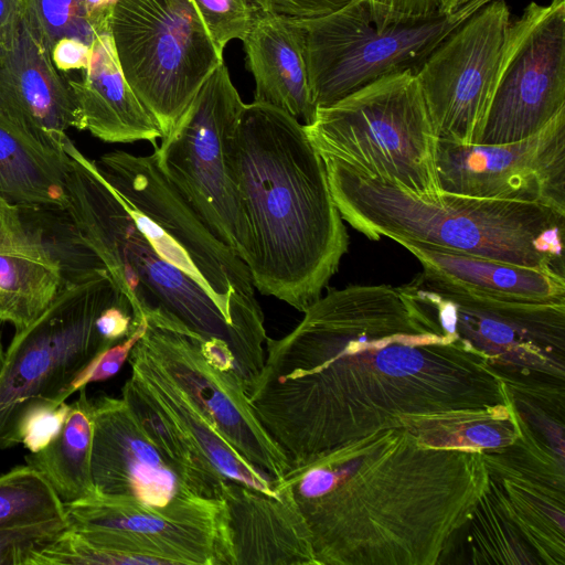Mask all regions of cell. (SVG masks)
I'll return each mask as SVG.
<instances>
[{"label": "cell", "mask_w": 565, "mask_h": 565, "mask_svg": "<svg viewBox=\"0 0 565 565\" xmlns=\"http://www.w3.org/2000/svg\"><path fill=\"white\" fill-rule=\"evenodd\" d=\"M303 313L289 333L267 337L247 395L290 467L404 417L511 402L487 360L437 330L398 287L330 288Z\"/></svg>", "instance_id": "obj_1"}, {"label": "cell", "mask_w": 565, "mask_h": 565, "mask_svg": "<svg viewBox=\"0 0 565 565\" xmlns=\"http://www.w3.org/2000/svg\"><path fill=\"white\" fill-rule=\"evenodd\" d=\"M75 164L71 220L130 300L138 318H164L198 334L225 317L265 351L264 313L247 265L168 181L154 153L114 150Z\"/></svg>", "instance_id": "obj_2"}, {"label": "cell", "mask_w": 565, "mask_h": 565, "mask_svg": "<svg viewBox=\"0 0 565 565\" xmlns=\"http://www.w3.org/2000/svg\"><path fill=\"white\" fill-rule=\"evenodd\" d=\"M488 483L480 451L426 447L376 430L291 467L288 491L317 565H434Z\"/></svg>", "instance_id": "obj_3"}, {"label": "cell", "mask_w": 565, "mask_h": 565, "mask_svg": "<svg viewBox=\"0 0 565 565\" xmlns=\"http://www.w3.org/2000/svg\"><path fill=\"white\" fill-rule=\"evenodd\" d=\"M230 158L252 252L255 289L303 312L349 248L323 161L303 124L268 104H244Z\"/></svg>", "instance_id": "obj_4"}, {"label": "cell", "mask_w": 565, "mask_h": 565, "mask_svg": "<svg viewBox=\"0 0 565 565\" xmlns=\"http://www.w3.org/2000/svg\"><path fill=\"white\" fill-rule=\"evenodd\" d=\"M323 164L341 217L369 239L388 237L565 275L564 212L450 192L423 199L343 164Z\"/></svg>", "instance_id": "obj_5"}, {"label": "cell", "mask_w": 565, "mask_h": 565, "mask_svg": "<svg viewBox=\"0 0 565 565\" xmlns=\"http://www.w3.org/2000/svg\"><path fill=\"white\" fill-rule=\"evenodd\" d=\"M303 127L322 161L395 183L423 199L443 192L439 138L412 71L384 76L317 108Z\"/></svg>", "instance_id": "obj_6"}, {"label": "cell", "mask_w": 565, "mask_h": 565, "mask_svg": "<svg viewBox=\"0 0 565 565\" xmlns=\"http://www.w3.org/2000/svg\"><path fill=\"white\" fill-rule=\"evenodd\" d=\"M398 289L443 334L483 356L508 388L565 385V302L501 299L424 270Z\"/></svg>", "instance_id": "obj_7"}, {"label": "cell", "mask_w": 565, "mask_h": 565, "mask_svg": "<svg viewBox=\"0 0 565 565\" xmlns=\"http://www.w3.org/2000/svg\"><path fill=\"white\" fill-rule=\"evenodd\" d=\"M491 0H476L451 14L398 20L382 17L367 0L332 13L296 19L302 30L311 98L327 107L395 73L415 71L436 45Z\"/></svg>", "instance_id": "obj_8"}, {"label": "cell", "mask_w": 565, "mask_h": 565, "mask_svg": "<svg viewBox=\"0 0 565 565\" xmlns=\"http://www.w3.org/2000/svg\"><path fill=\"white\" fill-rule=\"evenodd\" d=\"M122 294L108 271H100L64 289L14 333L0 370V449L20 444V425L30 408L64 402L74 379L109 348L96 320Z\"/></svg>", "instance_id": "obj_9"}, {"label": "cell", "mask_w": 565, "mask_h": 565, "mask_svg": "<svg viewBox=\"0 0 565 565\" xmlns=\"http://www.w3.org/2000/svg\"><path fill=\"white\" fill-rule=\"evenodd\" d=\"M109 26L122 73L163 138L223 53L192 0H116Z\"/></svg>", "instance_id": "obj_10"}, {"label": "cell", "mask_w": 565, "mask_h": 565, "mask_svg": "<svg viewBox=\"0 0 565 565\" xmlns=\"http://www.w3.org/2000/svg\"><path fill=\"white\" fill-rule=\"evenodd\" d=\"M68 526L35 552L40 565H231L223 519L180 521L94 494L64 504Z\"/></svg>", "instance_id": "obj_11"}, {"label": "cell", "mask_w": 565, "mask_h": 565, "mask_svg": "<svg viewBox=\"0 0 565 565\" xmlns=\"http://www.w3.org/2000/svg\"><path fill=\"white\" fill-rule=\"evenodd\" d=\"M243 106L223 61L153 153L199 217L247 264L250 234L230 158V137Z\"/></svg>", "instance_id": "obj_12"}, {"label": "cell", "mask_w": 565, "mask_h": 565, "mask_svg": "<svg viewBox=\"0 0 565 565\" xmlns=\"http://www.w3.org/2000/svg\"><path fill=\"white\" fill-rule=\"evenodd\" d=\"M104 270L66 209L0 199V323L23 330L64 289Z\"/></svg>", "instance_id": "obj_13"}, {"label": "cell", "mask_w": 565, "mask_h": 565, "mask_svg": "<svg viewBox=\"0 0 565 565\" xmlns=\"http://www.w3.org/2000/svg\"><path fill=\"white\" fill-rule=\"evenodd\" d=\"M519 29L491 0L445 36L415 71L439 139L478 145L503 62Z\"/></svg>", "instance_id": "obj_14"}, {"label": "cell", "mask_w": 565, "mask_h": 565, "mask_svg": "<svg viewBox=\"0 0 565 565\" xmlns=\"http://www.w3.org/2000/svg\"><path fill=\"white\" fill-rule=\"evenodd\" d=\"M93 417L92 476L102 497L129 499L180 521H217L222 500L201 497L154 445L120 397L89 398Z\"/></svg>", "instance_id": "obj_15"}, {"label": "cell", "mask_w": 565, "mask_h": 565, "mask_svg": "<svg viewBox=\"0 0 565 565\" xmlns=\"http://www.w3.org/2000/svg\"><path fill=\"white\" fill-rule=\"evenodd\" d=\"M565 108V0L531 2L503 62L478 145L525 139Z\"/></svg>", "instance_id": "obj_16"}, {"label": "cell", "mask_w": 565, "mask_h": 565, "mask_svg": "<svg viewBox=\"0 0 565 565\" xmlns=\"http://www.w3.org/2000/svg\"><path fill=\"white\" fill-rule=\"evenodd\" d=\"M443 192L537 203L565 213V108L534 135L501 145L439 139Z\"/></svg>", "instance_id": "obj_17"}, {"label": "cell", "mask_w": 565, "mask_h": 565, "mask_svg": "<svg viewBox=\"0 0 565 565\" xmlns=\"http://www.w3.org/2000/svg\"><path fill=\"white\" fill-rule=\"evenodd\" d=\"M138 343L252 465L281 480L290 463L258 420L239 379L210 364L201 338L168 321H147Z\"/></svg>", "instance_id": "obj_18"}, {"label": "cell", "mask_w": 565, "mask_h": 565, "mask_svg": "<svg viewBox=\"0 0 565 565\" xmlns=\"http://www.w3.org/2000/svg\"><path fill=\"white\" fill-rule=\"evenodd\" d=\"M0 113L42 145L64 151L70 128L85 130L72 90L38 32L21 17L0 45Z\"/></svg>", "instance_id": "obj_19"}, {"label": "cell", "mask_w": 565, "mask_h": 565, "mask_svg": "<svg viewBox=\"0 0 565 565\" xmlns=\"http://www.w3.org/2000/svg\"><path fill=\"white\" fill-rule=\"evenodd\" d=\"M276 491L225 482L223 534L232 565H317L301 513L286 489Z\"/></svg>", "instance_id": "obj_20"}, {"label": "cell", "mask_w": 565, "mask_h": 565, "mask_svg": "<svg viewBox=\"0 0 565 565\" xmlns=\"http://www.w3.org/2000/svg\"><path fill=\"white\" fill-rule=\"evenodd\" d=\"M488 477L541 565H564L565 472L482 452Z\"/></svg>", "instance_id": "obj_21"}, {"label": "cell", "mask_w": 565, "mask_h": 565, "mask_svg": "<svg viewBox=\"0 0 565 565\" xmlns=\"http://www.w3.org/2000/svg\"><path fill=\"white\" fill-rule=\"evenodd\" d=\"M82 113L85 130L111 143L149 141L156 148L161 131L128 84L109 32L90 45L82 79H67Z\"/></svg>", "instance_id": "obj_22"}, {"label": "cell", "mask_w": 565, "mask_h": 565, "mask_svg": "<svg viewBox=\"0 0 565 565\" xmlns=\"http://www.w3.org/2000/svg\"><path fill=\"white\" fill-rule=\"evenodd\" d=\"M243 43L246 66L255 79L254 102L310 124L317 108L309 87L303 34L296 20L260 9Z\"/></svg>", "instance_id": "obj_23"}, {"label": "cell", "mask_w": 565, "mask_h": 565, "mask_svg": "<svg viewBox=\"0 0 565 565\" xmlns=\"http://www.w3.org/2000/svg\"><path fill=\"white\" fill-rule=\"evenodd\" d=\"M128 362L130 375L224 480L279 495L277 481L248 462L138 342Z\"/></svg>", "instance_id": "obj_24"}, {"label": "cell", "mask_w": 565, "mask_h": 565, "mask_svg": "<svg viewBox=\"0 0 565 565\" xmlns=\"http://www.w3.org/2000/svg\"><path fill=\"white\" fill-rule=\"evenodd\" d=\"M441 280L488 296L535 302H565V275L467 253L399 243Z\"/></svg>", "instance_id": "obj_25"}, {"label": "cell", "mask_w": 565, "mask_h": 565, "mask_svg": "<svg viewBox=\"0 0 565 565\" xmlns=\"http://www.w3.org/2000/svg\"><path fill=\"white\" fill-rule=\"evenodd\" d=\"M70 157L49 148L0 113V199L66 209Z\"/></svg>", "instance_id": "obj_26"}, {"label": "cell", "mask_w": 565, "mask_h": 565, "mask_svg": "<svg viewBox=\"0 0 565 565\" xmlns=\"http://www.w3.org/2000/svg\"><path fill=\"white\" fill-rule=\"evenodd\" d=\"M398 427L426 447L480 452L504 448L513 444L520 433L512 398L509 404L484 408L404 417Z\"/></svg>", "instance_id": "obj_27"}, {"label": "cell", "mask_w": 565, "mask_h": 565, "mask_svg": "<svg viewBox=\"0 0 565 565\" xmlns=\"http://www.w3.org/2000/svg\"><path fill=\"white\" fill-rule=\"evenodd\" d=\"M93 431L85 386L72 403L58 436L45 448L25 456V462L45 477L64 504L96 494L92 476Z\"/></svg>", "instance_id": "obj_28"}, {"label": "cell", "mask_w": 565, "mask_h": 565, "mask_svg": "<svg viewBox=\"0 0 565 565\" xmlns=\"http://www.w3.org/2000/svg\"><path fill=\"white\" fill-rule=\"evenodd\" d=\"M121 397L150 439L181 470L194 490L203 498L222 500L226 480L156 405L131 375L121 388Z\"/></svg>", "instance_id": "obj_29"}, {"label": "cell", "mask_w": 565, "mask_h": 565, "mask_svg": "<svg viewBox=\"0 0 565 565\" xmlns=\"http://www.w3.org/2000/svg\"><path fill=\"white\" fill-rule=\"evenodd\" d=\"M470 563L527 564L541 562L504 508L495 484L488 477L487 487L467 524Z\"/></svg>", "instance_id": "obj_30"}, {"label": "cell", "mask_w": 565, "mask_h": 565, "mask_svg": "<svg viewBox=\"0 0 565 565\" xmlns=\"http://www.w3.org/2000/svg\"><path fill=\"white\" fill-rule=\"evenodd\" d=\"M67 520L64 503L45 479L30 465L0 475V529Z\"/></svg>", "instance_id": "obj_31"}, {"label": "cell", "mask_w": 565, "mask_h": 565, "mask_svg": "<svg viewBox=\"0 0 565 565\" xmlns=\"http://www.w3.org/2000/svg\"><path fill=\"white\" fill-rule=\"evenodd\" d=\"M21 17L38 32L51 52L63 38L77 39L87 45L109 32V18L93 15L86 0H20Z\"/></svg>", "instance_id": "obj_32"}, {"label": "cell", "mask_w": 565, "mask_h": 565, "mask_svg": "<svg viewBox=\"0 0 565 565\" xmlns=\"http://www.w3.org/2000/svg\"><path fill=\"white\" fill-rule=\"evenodd\" d=\"M217 50L232 40L243 41L260 8L255 0H192Z\"/></svg>", "instance_id": "obj_33"}, {"label": "cell", "mask_w": 565, "mask_h": 565, "mask_svg": "<svg viewBox=\"0 0 565 565\" xmlns=\"http://www.w3.org/2000/svg\"><path fill=\"white\" fill-rule=\"evenodd\" d=\"M68 526L67 520L0 529V565H24L30 552L53 540Z\"/></svg>", "instance_id": "obj_34"}, {"label": "cell", "mask_w": 565, "mask_h": 565, "mask_svg": "<svg viewBox=\"0 0 565 565\" xmlns=\"http://www.w3.org/2000/svg\"><path fill=\"white\" fill-rule=\"evenodd\" d=\"M72 404L42 402L29 409L19 429L20 444L29 452H38L50 445L61 433Z\"/></svg>", "instance_id": "obj_35"}, {"label": "cell", "mask_w": 565, "mask_h": 565, "mask_svg": "<svg viewBox=\"0 0 565 565\" xmlns=\"http://www.w3.org/2000/svg\"><path fill=\"white\" fill-rule=\"evenodd\" d=\"M146 320L125 340L99 353L72 382L66 396L74 394L90 383L106 381L116 375L128 358L135 344L146 330Z\"/></svg>", "instance_id": "obj_36"}, {"label": "cell", "mask_w": 565, "mask_h": 565, "mask_svg": "<svg viewBox=\"0 0 565 565\" xmlns=\"http://www.w3.org/2000/svg\"><path fill=\"white\" fill-rule=\"evenodd\" d=\"M263 11L289 18H318L342 9L353 0H255Z\"/></svg>", "instance_id": "obj_37"}, {"label": "cell", "mask_w": 565, "mask_h": 565, "mask_svg": "<svg viewBox=\"0 0 565 565\" xmlns=\"http://www.w3.org/2000/svg\"><path fill=\"white\" fill-rule=\"evenodd\" d=\"M375 13L398 20L423 19L441 12L444 0H367Z\"/></svg>", "instance_id": "obj_38"}, {"label": "cell", "mask_w": 565, "mask_h": 565, "mask_svg": "<svg viewBox=\"0 0 565 565\" xmlns=\"http://www.w3.org/2000/svg\"><path fill=\"white\" fill-rule=\"evenodd\" d=\"M90 45L73 39H60L51 50V57L58 71L85 70L88 64Z\"/></svg>", "instance_id": "obj_39"}, {"label": "cell", "mask_w": 565, "mask_h": 565, "mask_svg": "<svg viewBox=\"0 0 565 565\" xmlns=\"http://www.w3.org/2000/svg\"><path fill=\"white\" fill-rule=\"evenodd\" d=\"M20 20V0H0V45L11 36Z\"/></svg>", "instance_id": "obj_40"}, {"label": "cell", "mask_w": 565, "mask_h": 565, "mask_svg": "<svg viewBox=\"0 0 565 565\" xmlns=\"http://www.w3.org/2000/svg\"><path fill=\"white\" fill-rule=\"evenodd\" d=\"M473 1L476 0H444L441 12L445 14H451Z\"/></svg>", "instance_id": "obj_41"}, {"label": "cell", "mask_w": 565, "mask_h": 565, "mask_svg": "<svg viewBox=\"0 0 565 565\" xmlns=\"http://www.w3.org/2000/svg\"><path fill=\"white\" fill-rule=\"evenodd\" d=\"M4 350H3V344H2V333H1V329H0V370L2 367V364H3V361H4Z\"/></svg>", "instance_id": "obj_42"}]
</instances>
